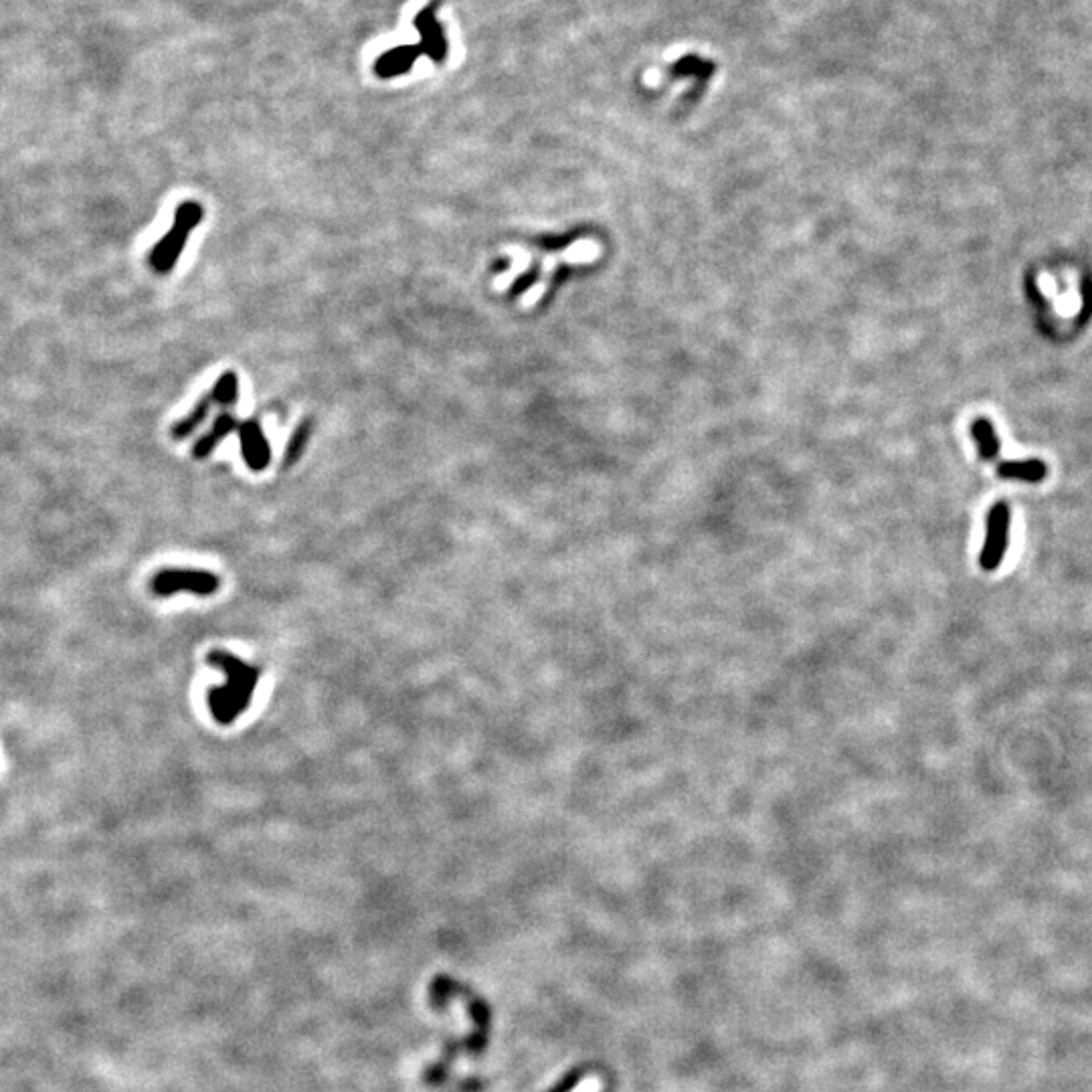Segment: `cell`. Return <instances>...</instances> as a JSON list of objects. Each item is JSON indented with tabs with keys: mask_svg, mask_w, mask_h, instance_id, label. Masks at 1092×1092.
Returning a JSON list of instances; mask_svg holds the SVG:
<instances>
[{
	"mask_svg": "<svg viewBox=\"0 0 1092 1092\" xmlns=\"http://www.w3.org/2000/svg\"><path fill=\"white\" fill-rule=\"evenodd\" d=\"M438 3H431L423 8L421 13H417L415 16V29L419 31L421 42L419 47L425 55H429V59H433L435 63H446L447 53H449V42L446 37V31L438 21Z\"/></svg>",
	"mask_w": 1092,
	"mask_h": 1092,
	"instance_id": "8992f818",
	"label": "cell"
},
{
	"mask_svg": "<svg viewBox=\"0 0 1092 1092\" xmlns=\"http://www.w3.org/2000/svg\"><path fill=\"white\" fill-rule=\"evenodd\" d=\"M239 429V421L237 417L231 411H223L219 413V417L215 421H212L211 429L202 435V438L196 441V446L193 447V456L196 459H204L209 457L212 451L219 447V443L227 439L229 435L235 433Z\"/></svg>",
	"mask_w": 1092,
	"mask_h": 1092,
	"instance_id": "9c48e42d",
	"label": "cell"
},
{
	"mask_svg": "<svg viewBox=\"0 0 1092 1092\" xmlns=\"http://www.w3.org/2000/svg\"><path fill=\"white\" fill-rule=\"evenodd\" d=\"M211 395H212V400H215L217 405L223 407L225 411H229V409L235 407L237 400H239V377H237V372L227 371V372L221 374V377L215 382V387H212V391H211Z\"/></svg>",
	"mask_w": 1092,
	"mask_h": 1092,
	"instance_id": "5bb4252c",
	"label": "cell"
},
{
	"mask_svg": "<svg viewBox=\"0 0 1092 1092\" xmlns=\"http://www.w3.org/2000/svg\"><path fill=\"white\" fill-rule=\"evenodd\" d=\"M207 660L211 665L223 672L227 678L223 686H212L209 690V708L212 719L227 727L249 708L259 682V668L225 650H212Z\"/></svg>",
	"mask_w": 1092,
	"mask_h": 1092,
	"instance_id": "6da1fadb",
	"label": "cell"
},
{
	"mask_svg": "<svg viewBox=\"0 0 1092 1092\" xmlns=\"http://www.w3.org/2000/svg\"><path fill=\"white\" fill-rule=\"evenodd\" d=\"M221 579L211 570L201 569H162L150 583L152 593L158 597H173L176 593H191L199 597L215 595Z\"/></svg>",
	"mask_w": 1092,
	"mask_h": 1092,
	"instance_id": "3957f363",
	"label": "cell"
},
{
	"mask_svg": "<svg viewBox=\"0 0 1092 1092\" xmlns=\"http://www.w3.org/2000/svg\"><path fill=\"white\" fill-rule=\"evenodd\" d=\"M601 258V245L599 241H595V239H581V241L570 243L567 249H562L559 253H552L549 258L544 259V263L541 266V278L536 284L528 289V292L522 297H528L534 294V302L542 300V296L546 294V289H549L551 278L552 273L557 271V268L560 263H570V266H579V263H593Z\"/></svg>",
	"mask_w": 1092,
	"mask_h": 1092,
	"instance_id": "277c9868",
	"label": "cell"
},
{
	"mask_svg": "<svg viewBox=\"0 0 1092 1092\" xmlns=\"http://www.w3.org/2000/svg\"><path fill=\"white\" fill-rule=\"evenodd\" d=\"M997 474L1003 480H1018L1028 484L1042 482L1048 474V466L1042 459H1015V462H1002L997 466Z\"/></svg>",
	"mask_w": 1092,
	"mask_h": 1092,
	"instance_id": "30bf717a",
	"label": "cell"
},
{
	"mask_svg": "<svg viewBox=\"0 0 1092 1092\" xmlns=\"http://www.w3.org/2000/svg\"><path fill=\"white\" fill-rule=\"evenodd\" d=\"M212 403H215V400H212L211 392H209V395H204V397H201L199 400H196V405L193 407V411L186 413V417H183L181 421L173 425V429H170V438H173L174 441H184L186 438H191V435L196 429H199L201 425L204 423V419H207V417H209Z\"/></svg>",
	"mask_w": 1092,
	"mask_h": 1092,
	"instance_id": "8fae6325",
	"label": "cell"
},
{
	"mask_svg": "<svg viewBox=\"0 0 1092 1092\" xmlns=\"http://www.w3.org/2000/svg\"><path fill=\"white\" fill-rule=\"evenodd\" d=\"M239 443L245 464L253 472H263L271 464V447L259 421L239 423Z\"/></svg>",
	"mask_w": 1092,
	"mask_h": 1092,
	"instance_id": "52a82bcc",
	"label": "cell"
},
{
	"mask_svg": "<svg viewBox=\"0 0 1092 1092\" xmlns=\"http://www.w3.org/2000/svg\"><path fill=\"white\" fill-rule=\"evenodd\" d=\"M202 217H204V209H202V204H199L196 201H184L178 204V209L174 212L173 227H170L168 233L162 237L155 247H152V251L148 255V263H150L152 271H156L158 276H168V273L174 269L178 259H181L183 249H184L186 241H189L191 233L202 223Z\"/></svg>",
	"mask_w": 1092,
	"mask_h": 1092,
	"instance_id": "7a4b0ae2",
	"label": "cell"
},
{
	"mask_svg": "<svg viewBox=\"0 0 1092 1092\" xmlns=\"http://www.w3.org/2000/svg\"><path fill=\"white\" fill-rule=\"evenodd\" d=\"M310 435H312L310 419H304L302 423H297L292 438H289V441H287L286 456H284V469L294 467L297 462H300L304 451H306V446H308V441H310Z\"/></svg>",
	"mask_w": 1092,
	"mask_h": 1092,
	"instance_id": "4fadbf2b",
	"label": "cell"
},
{
	"mask_svg": "<svg viewBox=\"0 0 1092 1092\" xmlns=\"http://www.w3.org/2000/svg\"><path fill=\"white\" fill-rule=\"evenodd\" d=\"M421 53L423 51L419 45H400L389 49L387 53H382L377 59V63H374V73L382 80L400 78V75L411 71V67L417 63V59L421 57Z\"/></svg>",
	"mask_w": 1092,
	"mask_h": 1092,
	"instance_id": "ba28073f",
	"label": "cell"
},
{
	"mask_svg": "<svg viewBox=\"0 0 1092 1092\" xmlns=\"http://www.w3.org/2000/svg\"><path fill=\"white\" fill-rule=\"evenodd\" d=\"M1010 520L1012 512L1005 502H997L992 506L987 516V532L984 549L979 552V567L992 573L1000 569L1002 560L1008 551V536H1010Z\"/></svg>",
	"mask_w": 1092,
	"mask_h": 1092,
	"instance_id": "5b68a950",
	"label": "cell"
},
{
	"mask_svg": "<svg viewBox=\"0 0 1092 1092\" xmlns=\"http://www.w3.org/2000/svg\"><path fill=\"white\" fill-rule=\"evenodd\" d=\"M971 435H974V439L977 443V451L979 456L984 459H995L1000 456V438H997L995 428L992 425L989 419H984V417H979V419L974 421L971 425Z\"/></svg>",
	"mask_w": 1092,
	"mask_h": 1092,
	"instance_id": "7c38bea8",
	"label": "cell"
}]
</instances>
